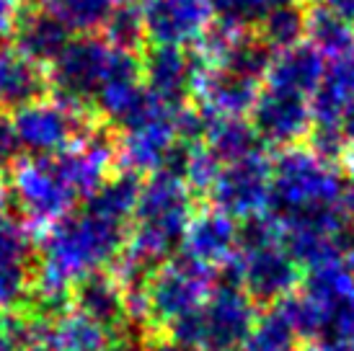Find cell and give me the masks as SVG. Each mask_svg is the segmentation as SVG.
I'll use <instances>...</instances> for the list:
<instances>
[{
  "label": "cell",
  "instance_id": "cell-1",
  "mask_svg": "<svg viewBox=\"0 0 354 351\" xmlns=\"http://www.w3.org/2000/svg\"><path fill=\"white\" fill-rule=\"evenodd\" d=\"M124 222H114L93 212L65 215L41 245L39 290L70 292V282L99 272L124 248Z\"/></svg>",
  "mask_w": 354,
  "mask_h": 351
},
{
  "label": "cell",
  "instance_id": "cell-2",
  "mask_svg": "<svg viewBox=\"0 0 354 351\" xmlns=\"http://www.w3.org/2000/svg\"><path fill=\"white\" fill-rule=\"evenodd\" d=\"M135 217H138V230L129 251L158 266L174 254L178 243H184V235L192 225L189 186L178 178L160 173L140 189Z\"/></svg>",
  "mask_w": 354,
  "mask_h": 351
},
{
  "label": "cell",
  "instance_id": "cell-3",
  "mask_svg": "<svg viewBox=\"0 0 354 351\" xmlns=\"http://www.w3.org/2000/svg\"><path fill=\"white\" fill-rule=\"evenodd\" d=\"M344 181L328 160L310 150L292 147L272 166L269 207L279 220L324 205H339Z\"/></svg>",
  "mask_w": 354,
  "mask_h": 351
},
{
  "label": "cell",
  "instance_id": "cell-4",
  "mask_svg": "<svg viewBox=\"0 0 354 351\" xmlns=\"http://www.w3.org/2000/svg\"><path fill=\"white\" fill-rule=\"evenodd\" d=\"M209 279L212 274L207 263H199L192 256H178L166 266H158L145 290L148 315L156 323L168 325L178 315L205 305V297L209 294Z\"/></svg>",
  "mask_w": 354,
  "mask_h": 351
},
{
  "label": "cell",
  "instance_id": "cell-5",
  "mask_svg": "<svg viewBox=\"0 0 354 351\" xmlns=\"http://www.w3.org/2000/svg\"><path fill=\"white\" fill-rule=\"evenodd\" d=\"M13 124L19 129L24 150H34L44 155H55L59 150H65L75 137L88 135L91 129L83 119L80 104L65 101L59 96L57 101H37L16 111Z\"/></svg>",
  "mask_w": 354,
  "mask_h": 351
},
{
  "label": "cell",
  "instance_id": "cell-6",
  "mask_svg": "<svg viewBox=\"0 0 354 351\" xmlns=\"http://www.w3.org/2000/svg\"><path fill=\"white\" fill-rule=\"evenodd\" d=\"M209 70L202 52H184L174 44H156L142 59V83L171 111L184 108L192 91H197Z\"/></svg>",
  "mask_w": 354,
  "mask_h": 351
},
{
  "label": "cell",
  "instance_id": "cell-7",
  "mask_svg": "<svg viewBox=\"0 0 354 351\" xmlns=\"http://www.w3.org/2000/svg\"><path fill=\"white\" fill-rule=\"evenodd\" d=\"M111 57V47L96 34H83L78 39H70L65 49L52 59V83L57 86L59 98L83 104L96 98L106 65Z\"/></svg>",
  "mask_w": 354,
  "mask_h": 351
},
{
  "label": "cell",
  "instance_id": "cell-8",
  "mask_svg": "<svg viewBox=\"0 0 354 351\" xmlns=\"http://www.w3.org/2000/svg\"><path fill=\"white\" fill-rule=\"evenodd\" d=\"M272 191V163L264 153L241 158L220 168L215 184L209 186V199L223 215L254 217L264 205H269Z\"/></svg>",
  "mask_w": 354,
  "mask_h": 351
},
{
  "label": "cell",
  "instance_id": "cell-9",
  "mask_svg": "<svg viewBox=\"0 0 354 351\" xmlns=\"http://www.w3.org/2000/svg\"><path fill=\"white\" fill-rule=\"evenodd\" d=\"M13 189L19 196V207L37 222L65 215L78 199L55 173L47 158L19 160L13 166Z\"/></svg>",
  "mask_w": 354,
  "mask_h": 351
},
{
  "label": "cell",
  "instance_id": "cell-10",
  "mask_svg": "<svg viewBox=\"0 0 354 351\" xmlns=\"http://www.w3.org/2000/svg\"><path fill=\"white\" fill-rule=\"evenodd\" d=\"M202 312L207 325L205 351H238L256 323L254 300L241 287H217Z\"/></svg>",
  "mask_w": 354,
  "mask_h": 351
},
{
  "label": "cell",
  "instance_id": "cell-11",
  "mask_svg": "<svg viewBox=\"0 0 354 351\" xmlns=\"http://www.w3.org/2000/svg\"><path fill=\"white\" fill-rule=\"evenodd\" d=\"M251 111H254V122H251L254 129L261 140L272 145H292L310 135V127H313L310 101L290 91L269 88L266 93H259Z\"/></svg>",
  "mask_w": 354,
  "mask_h": 351
},
{
  "label": "cell",
  "instance_id": "cell-12",
  "mask_svg": "<svg viewBox=\"0 0 354 351\" xmlns=\"http://www.w3.org/2000/svg\"><path fill=\"white\" fill-rule=\"evenodd\" d=\"M243 287L256 303H279L297 284V261L282 245H264L241 256Z\"/></svg>",
  "mask_w": 354,
  "mask_h": 351
},
{
  "label": "cell",
  "instance_id": "cell-13",
  "mask_svg": "<svg viewBox=\"0 0 354 351\" xmlns=\"http://www.w3.org/2000/svg\"><path fill=\"white\" fill-rule=\"evenodd\" d=\"M142 16L150 39L178 47L181 41L205 34L212 0H148Z\"/></svg>",
  "mask_w": 354,
  "mask_h": 351
},
{
  "label": "cell",
  "instance_id": "cell-14",
  "mask_svg": "<svg viewBox=\"0 0 354 351\" xmlns=\"http://www.w3.org/2000/svg\"><path fill=\"white\" fill-rule=\"evenodd\" d=\"M70 297L80 315L99 323L106 333H124V321L129 318L127 292L114 276L101 272L86 274L75 282Z\"/></svg>",
  "mask_w": 354,
  "mask_h": 351
},
{
  "label": "cell",
  "instance_id": "cell-15",
  "mask_svg": "<svg viewBox=\"0 0 354 351\" xmlns=\"http://www.w3.org/2000/svg\"><path fill=\"white\" fill-rule=\"evenodd\" d=\"M50 78L41 62L31 59L16 47H0V111L16 114L41 101Z\"/></svg>",
  "mask_w": 354,
  "mask_h": 351
},
{
  "label": "cell",
  "instance_id": "cell-16",
  "mask_svg": "<svg viewBox=\"0 0 354 351\" xmlns=\"http://www.w3.org/2000/svg\"><path fill=\"white\" fill-rule=\"evenodd\" d=\"M326 75L324 55L313 44H295L290 49H282L266 73L269 88L277 91H290L300 96H313L315 88L321 86Z\"/></svg>",
  "mask_w": 354,
  "mask_h": 351
},
{
  "label": "cell",
  "instance_id": "cell-17",
  "mask_svg": "<svg viewBox=\"0 0 354 351\" xmlns=\"http://www.w3.org/2000/svg\"><path fill=\"white\" fill-rule=\"evenodd\" d=\"M205 96V111L215 117H241L251 111L259 98V80L238 75L233 70H207L197 88Z\"/></svg>",
  "mask_w": 354,
  "mask_h": 351
},
{
  "label": "cell",
  "instance_id": "cell-18",
  "mask_svg": "<svg viewBox=\"0 0 354 351\" xmlns=\"http://www.w3.org/2000/svg\"><path fill=\"white\" fill-rule=\"evenodd\" d=\"M16 49L37 62H50L70 41V29L52 13L41 8H21L16 23Z\"/></svg>",
  "mask_w": 354,
  "mask_h": 351
},
{
  "label": "cell",
  "instance_id": "cell-19",
  "mask_svg": "<svg viewBox=\"0 0 354 351\" xmlns=\"http://www.w3.org/2000/svg\"><path fill=\"white\" fill-rule=\"evenodd\" d=\"M236 235L238 227L230 222V217L223 212H209L189 225L184 235V251L207 266L212 261H225L236 245Z\"/></svg>",
  "mask_w": 354,
  "mask_h": 351
},
{
  "label": "cell",
  "instance_id": "cell-20",
  "mask_svg": "<svg viewBox=\"0 0 354 351\" xmlns=\"http://www.w3.org/2000/svg\"><path fill=\"white\" fill-rule=\"evenodd\" d=\"M305 37L328 59L354 52V21L339 16L328 6L305 10Z\"/></svg>",
  "mask_w": 354,
  "mask_h": 351
},
{
  "label": "cell",
  "instance_id": "cell-21",
  "mask_svg": "<svg viewBox=\"0 0 354 351\" xmlns=\"http://www.w3.org/2000/svg\"><path fill=\"white\" fill-rule=\"evenodd\" d=\"M261 137L254 129L251 122H243L241 117H223L212 122L207 129V150L223 163H233L241 158L256 155L261 153Z\"/></svg>",
  "mask_w": 354,
  "mask_h": 351
},
{
  "label": "cell",
  "instance_id": "cell-22",
  "mask_svg": "<svg viewBox=\"0 0 354 351\" xmlns=\"http://www.w3.org/2000/svg\"><path fill=\"white\" fill-rule=\"evenodd\" d=\"M50 346L57 351H106L109 336L99 323H93L86 315L65 312L52 323Z\"/></svg>",
  "mask_w": 354,
  "mask_h": 351
},
{
  "label": "cell",
  "instance_id": "cell-23",
  "mask_svg": "<svg viewBox=\"0 0 354 351\" xmlns=\"http://www.w3.org/2000/svg\"><path fill=\"white\" fill-rule=\"evenodd\" d=\"M140 178L138 173L132 171H124V176H119L109 184H101L88 199V212L99 217H106V220H114V222H124L129 217V212H135V205H138L140 196Z\"/></svg>",
  "mask_w": 354,
  "mask_h": 351
},
{
  "label": "cell",
  "instance_id": "cell-24",
  "mask_svg": "<svg viewBox=\"0 0 354 351\" xmlns=\"http://www.w3.org/2000/svg\"><path fill=\"white\" fill-rule=\"evenodd\" d=\"M256 37L272 49H290L305 37V8L297 3H282L266 13L256 26Z\"/></svg>",
  "mask_w": 354,
  "mask_h": 351
},
{
  "label": "cell",
  "instance_id": "cell-25",
  "mask_svg": "<svg viewBox=\"0 0 354 351\" xmlns=\"http://www.w3.org/2000/svg\"><path fill=\"white\" fill-rule=\"evenodd\" d=\"M297 339L300 336H297L292 321L287 318L282 305L274 303L272 310L254 323L248 339L238 351H295Z\"/></svg>",
  "mask_w": 354,
  "mask_h": 351
},
{
  "label": "cell",
  "instance_id": "cell-26",
  "mask_svg": "<svg viewBox=\"0 0 354 351\" xmlns=\"http://www.w3.org/2000/svg\"><path fill=\"white\" fill-rule=\"evenodd\" d=\"M104 29V41L111 49H122V52H138L145 39H148V29H145V16L142 8L135 3H119L114 10L109 13Z\"/></svg>",
  "mask_w": 354,
  "mask_h": 351
},
{
  "label": "cell",
  "instance_id": "cell-27",
  "mask_svg": "<svg viewBox=\"0 0 354 351\" xmlns=\"http://www.w3.org/2000/svg\"><path fill=\"white\" fill-rule=\"evenodd\" d=\"M50 10L70 31H93L104 26L117 0H47Z\"/></svg>",
  "mask_w": 354,
  "mask_h": 351
},
{
  "label": "cell",
  "instance_id": "cell-28",
  "mask_svg": "<svg viewBox=\"0 0 354 351\" xmlns=\"http://www.w3.org/2000/svg\"><path fill=\"white\" fill-rule=\"evenodd\" d=\"M31 256V243L26 230L10 215L0 212V266H19L26 269V258Z\"/></svg>",
  "mask_w": 354,
  "mask_h": 351
},
{
  "label": "cell",
  "instance_id": "cell-29",
  "mask_svg": "<svg viewBox=\"0 0 354 351\" xmlns=\"http://www.w3.org/2000/svg\"><path fill=\"white\" fill-rule=\"evenodd\" d=\"M282 3H290V0H212V10L223 23L241 29V23H251V21L259 23L269 10Z\"/></svg>",
  "mask_w": 354,
  "mask_h": 351
},
{
  "label": "cell",
  "instance_id": "cell-30",
  "mask_svg": "<svg viewBox=\"0 0 354 351\" xmlns=\"http://www.w3.org/2000/svg\"><path fill=\"white\" fill-rule=\"evenodd\" d=\"M24 145H21L19 129L13 124V117L0 111V166L10 168L21 160Z\"/></svg>",
  "mask_w": 354,
  "mask_h": 351
},
{
  "label": "cell",
  "instance_id": "cell-31",
  "mask_svg": "<svg viewBox=\"0 0 354 351\" xmlns=\"http://www.w3.org/2000/svg\"><path fill=\"white\" fill-rule=\"evenodd\" d=\"M19 16L21 6L16 0H0V47H3V41L8 39V37H13Z\"/></svg>",
  "mask_w": 354,
  "mask_h": 351
},
{
  "label": "cell",
  "instance_id": "cell-32",
  "mask_svg": "<svg viewBox=\"0 0 354 351\" xmlns=\"http://www.w3.org/2000/svg\"><path fill=\"white\" fill-rule=\"evenodd\" d=\"M339 129L344 132L346 142H354V98L344 106V111H342V119H339Z\"/></svg>",
  "mask_w": 354,
  "mask_h": 351
},
{
  "label": "cell",
  "instance_id": "cell-33",
  "mask_svg": "<svg viewBox=\"0 0 354 351\" xmlns=\"http://www.w3.org/2000/svg\"><path fill=\"white\" fill-rule=\"evenodd\" d=\"M324 6H328V8L336 10L344 19L354 21V0H324Z\"/></svg>",
  "mask_w": 354,
  "mask_h": 351
},
{
  "label": "cell",
  "instance_id": "cell-34",
  "mask_svg": "<svg viewBox=\"0 0 354 351\" xmlns=\"http://www.w3.org/2000/svg\"><path fill=\"white\" fill-rule=\"evenodd\" d=\"M142 351H197V349L184 346V343H176V341H153V343H148V346H142Z\"/></svg>",
  "mask_w": 354,
  "mask_h": 351
},
{
  "label": "cell",
  "instance_id": "cell-35",
  "mask_svg": "<svg viewBox=\"0 0 354 351\" xmlns=\"http://www.w3.org/2000/svg\"><path fill=\"white\" fill-rule=\"evenodd\" d=\"M344 269L349 272V276H352V282H354V235L349 238V243H346V248H344Z\"/></svg>",
  "mask_w": 354,
  "mask_h": 351
},
{
  "label": "cell",
  "instance_id": "cell-36",
  "mask_svg": "<svg viewBox=\"0 0 354 351\" xmlns=\"http://www.w3.org/2000/svg\"><path fill=\"white\" fill-rule=\"evenodd\" d=\"M346 215H349V222L354 225V189L349 191V196H346Z\"/></svg>",
  "mask_w": 354,
  "mask_h": 351
},
{
  "label": "cell",
  "instance_id": "cell-37",
  "mask_svg": "<svg viewBox=\"0 0 354 351\" xmlns=\"http://www.w3.org/2000/svg\"><path fill=\"white\" fill-rule=\"evenodd\" d=\"M346 163H349V178H352V189H354V150L349 153V158H346Z\"/></svg>",
  "mask_w": 354,
  "mask_h": 351
},
{
  "label": "cell",
  "instance_id": "cell-38",
  "mask_svg": "<svg viewBox=\"0 0 354 351\" xmlns=\"http://www.w3.org/2000/svg\"><path fill=\"white\" fill-rule=\"evenodd\" d=\"M326 351H354V341L352 343H342V346H331V349Z\"/></svg>",
  "mask_w": 354,
  "mask_h": 351
},
{
  "label": "cell",
  "instance_id": "cell-39",
  "mask_svg": "<svg viewBox=\"0 0 354 351\" xmlns=\"http://www.w3.org/2000/svg\"><path fill=\"white\" fill-rule=\"evenodd\" d=\"M34 351H57V349H55V346H50V343H47V346H39V349H34Z\"/></svg>",
  "mask_w": 354,
  "mask_h": 351
},
{
  "label": "cell",
  "instance_id": "cell-40",
  "mask_svg": "<svg viewBox=\"0 0 354 351\" xmlns=\"http://www.w3.org/2000/svg\"><path fill=\"white\" fill-rule=\"evenodd\" d=\"M297 351V349H295ZM300 351H315V349H300Z\"/></svg>",
  "mask_w": 354,
  "mask_h": 351
}]
</instances>
